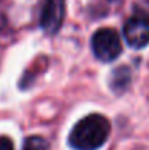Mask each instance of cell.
Wrapping results in <instances>:
<instances>
[{"instance_id": "cell-1", "label": "cell", "mask_w": 149, "mask_h": 150, "mask_svg": "<svg viewBox=\"0 0 149 150\" xmlns=\"http://www.w3.org/2000/svg\"><path fill=\"white\" fill-rule=\"evenodd\" d=\"M111 131L110 121L101 114H91L82 118L69 136V144L75 150H98Z\"/></svg>"}, {"instance_id": "cell-5", "label": "cell", "mask_w": 149, "mask_h": 150, "mask_svg": "<svg viewBox=\"0 0 149 150\" xmlns=\"http://www.w3.org/2000/svg\"><path fill=\"white\" fill-rule=\"evenodd\" d=\"M130 79V70L126 66H120L115 70H113L110 76V88L113 89V92H123L129 86Z\"/></svg>"}, {"instance_id": "cell-2", "label": "cell", "mask_w": 149, "mask_h": 150, "mask_svg": "<svg viewBox=\"0 0 149 150\" xmlns=\"http://www.w3.org/2000/svg\"><path fill=\"white\" fill-rule=\"evenodd\" d=\"M91 47H92L94 55L98 60L104 61V63L114 61L121 54V50H123L120 35L113 28H101V29H98L92 35Z\"/></svg>"}, {"instance_id": "cell-3", "label": "cell", "mask_w": 149, "mask_h": 150, "mask_svg": "<svg viewBox=\"0 0 149 150\" xmlns=\"http://www.w3.org/2000/svg\"><path fill=\"white\" fill-rule=\"evenodd\" d=\"M66 15V3L64 0H44L40 25L44 32L54 35L60 31Z\"/></svg>"}, {"instance_id": "cell-8", "label": "cell", "mask_w": 149, "mask_h": 150, "mask_svg": "<svg viewBox=\"0 0 149 150\" xmlns=\"http://www.w3.org/2000/svg\"><path fill=\"white\" fill-rule=\"evenodd\" d=\"M0 150H13V142L6 136H0Z\"/></svg>"}, {"instance_id": "cell-6", "label": "cell", "mask_w": 149, "mask_h": 150, "mask_svg": "<svg viewBox=\"0 0 149 150\" xmlns=\"http://www.w3.org/2000/svg\"><path fill=\"white\" fill-rule=\"evenodd\" d=\"M48 142L41 136H31L24 142L22 150H48Z\"/></svg>"}, {"instance_id": "cell-4", "label": "cell", "mask_w": 149, "mask_h": 150, "mask_svg": "<svg viewBox=\"0 0 149 150\" xmlns=\"http://www.w3.org/2000/svg\"><path fill=\"white\" fill-rule=\"evenodd\" d=\"M124 38L132 48H143L149 44V22L135 16L124 23Z\"/></svg>"}, {"instance_id": "cell-7", "label": "cell", "mask_w": 149, "mask_h": 150, "mask_svg": "<svg viewBox=\"0 0 149 150\" xmlns=\"http://www.w3.org/2000/svg\"><path fill=\"white\" fill-rule=\"evenodd\" d=\"M136 16H139V18L149 22V3H145V4L140 3V4L136 6Z\"/></svg>"}]
</instances>
